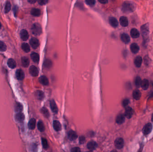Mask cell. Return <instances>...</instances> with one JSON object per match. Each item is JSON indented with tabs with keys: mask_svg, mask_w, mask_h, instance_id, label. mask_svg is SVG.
I'll list each match as a JSON object with an SVG mask.
<instances>
[{
	"mask_svg": "<svg viewBox=\"0 0 153 152\" xmlns=\"http://www.w3.org/2000/svg\"><path fill=\"white\" fill-rule=\"evenodd\" d=\"M21 47L22 50L26 53H28L30 51V46L27 43H23L22 44Z\"/></svg>",
	"mask_w": 153,
	"mask_h": 152,
	"instance_id": "cell-32",
	"label": "cell"
},
{
	"mask_svg": "<svg viewBox=\"0 0 153 152\" xmlns=\"http://www.w3.org/2000/svg\"><path fill=\"white\" fill-rule=\"evenodd\" d=\"M48 0H38V3L41 6H43L46 5L48 2Z\"/></svg>",
	"mask_w": 153,
	"mask_h": 152,
	"instance_id": "cell-42",
	"label": "cell"
},
{
	"mask_svg": "<svg viewBox=\"0 0 153 152\" xmlns=\"http://www.w3.org/2000/svg\"><path fill=\"white\" fill-rule=\"evenodd\" d=\"M50 106L52 112L54 113H57L58 111L57 106L56 104L55 101L53 100H52L50 102Z\"/></svg>",
	"mask_w": 153,
	"mask_h": 152,
	"instance_id": "cell-14",
	"label": "cell"
},
{
	"mask_svg": "<svg viewBox=\"0 0 153 152\" xmlns=\"http://www.w3.org/2000/svg\"><path fill=\"white\" fill-rule=\"evenodd\" d=\"M125 121V116L123 114H120L118 115L116 118V122L118 124L121 125Z\"/></svg>",
	"mask_w": 153,
	"mask_h": 152,
	"instance_id": "cell-19",
	"label": "cell"
},
{
	"mask_svg": "<svg viewBox=\"0 0 153 152\" xmlns=\"http://www.w3.org/2000/svg\"><path fill=\"white\" fill-rule=\"evenodd\" d=\"M39 81L44 86L48 85L49 84V81L48 79L46 77L44 76H40L39 78Z\"/></svg>",
	"mask_w": 153,
	"mask_h": 152,
	"instance_id": "cell-24",
	"label": "cell"
},
{
	"mask_svg": "<svg viewBox=\"0 0 153 152\" xmlns=\"http://www.w3.org/2000/svg\"><path fill=\"white\" fill-rule=\"evenodd\" d=\"M44 65L45 68H51L52 66V62L51 60L46 59L44 62Z\"/></svg>",
	"mask_w": 153,
	"mask_h": 152,
	"instance_id": "cell-35",
	"label": "cell"
},
{
	"mask_svg": "<svg viewBox=\"0 0 153 152\" xmlns=\"http://www.w3.org/2000/svg\"><path fill=\"white\" fill-rule=\"evenodd\" d=\"M30 57L34 63H38L39 62V56L38 53L36 52H32L30 54Z\"/></svg>",
	"mask_w": 153,
	"mask_h": 152,
	"instance_id": "cell-22",
	"label": "cell"
},
{
	"mask_svg": "<svg viewBox=\"0 0 153 152\" xmlns=\"http://www.w3.org/2000/svg\"><path fill=\"white\" fill-rule=\"evenodd\" d=\"M41 112L45 117H49V111L46 108L43 107L42 109H41Z\"/></svg>",
	"mask_w": 153,
	"mask_h": 152,
	"instance_id": "cell-39",
	"label": "cell"
},
{
	"mask_svg": "<svg viewBox=\"0 0 153 152\" xmlns=\"http://www.w3.org/2000/svg\"><path fill=\"white\" fill-rule=\"evenodd\" d=\"M142 57L138 56L135 58L134 61V65L137 68H139L142 66Z\"/></svg>",
	"mask_w": 153,
	"mask_h": 152,
	"instance_id": "cell-16",
	"label": "cell"
},
{
	"mask_svg": "<svg viewBox=\"0 0 153 152\" xmlns=\"http://www.w3.org/2000/svg\"><path fill=\"white\" fill-rule=\"evenodd\" d=\"M14 109L15 111L17 112H21L23 110V106L21 103L17 102L15 105Z\"/></svg>",
	"mask_w": 153,
	"mask_h": 152,
	"instance_id": "cell-33",
	"label": "cell"
},
{
	"mask_svg": "<svg viewBox=\"0 0 153 152\" xmlns=\"http://www.w3.org/2000/svg\"><path fill=\"white\" fill-rule=\"evenodd\" d=\"M31 31L34 35L39 36L42 33V29L41 25L38 23H35L31 27Z\"/></svg>",
	"mask_w": 153,
	"mask_h": 152,
	"instance_id": "cell-3",
	"label": "cell"
},
{
	"mask_svg": "<svg viewBox=\"0 0 153 152\" xmlns=\"http://www.w3.org/2000/svg\"><path fill=\"white\" fill-rule=\"evenodd\" d=\"M7 49V46L6 44L3 42L0 41V51L1 52L6 51Z\"/></svg>",
	"mask_w": 153,
	"mask_h": 152,
	"instance_id": "cell-38",
	"label": "cell"
},
{
	"mask_svg": "<svg viewBox=\"0 0 153 152\" xmlns=\"http://www.w3.org/2000/svg\"><path fill=\"white\" fill-rule=\"evenodd\" d=\"M115 145L117 149H122L124 145V141L122 138H118L115 141Z\"/></svg>",
	"mask_w": 153,
	"mask_h": 152,
	"instance_id": "cell-5",
	"label": "cell"
},
{
	"mask_svg": "<svg viewBox=\"0 0 153 152\" xmlns=\"http://www.w3.org/2000/svg\"><path fill=\"white\" fill-rule=\"evenodd\" d=\"M120 39L122 42L125 44L129 43L131 41L130 36L126 33H123L120 35Z\"/></svg>",
	"mask_w": 153,
	"mask_h": 152,
	"instance_id": "cell-6",
	"label": "cell"
},
{
	"mask_svg": "<svg viewBox=\"0 0 153 152\" xmlns=\"http://www.w3.org/2000/svg\"><path fill=\"white\" fill-rule=\"evenodd\" d=\"M142 96V93L138 90H135L133 93V96L135 100H139Z\"/></svg>",
	"mask_w": 153,
	"mask_h": 152,
	"instance_id": "cell-23",
	"label": "cell"
},
{
	"mask_svg": "<svg viewBox=\"0 0 153 152\" xmlns=\"http://www.w3.org/2000/svg\"><path fill=\"white\" fill-rule=\"evenodd\" d=\"M120 23L122 26L125 27L129 25V21L127 17L125 16H121L120 18Z\"/></svg>",
	"mask_w": 153,
	"mask_h": 152,
	"instance_id": "cell-12",
	"label": "cell"
},
{
	"mask_svg": "<svg viewBox=\"0 0 153 152\" xmlns=\"http://www.w3.org/2000/svg\"><path fill=\"white\" fill-rule=\"evenodd\" d=\"M1 28V23H0V29Z\"/></svg>",
	"mask_w": 153,
	"mask_h": 152,
	"instance_id": "cell-51",
	"label": "cell"
},
{
	"mask_svg": "<svg viewBox=\"0 0 153 152\" xmlns=\"http://www.w3.org/2000/svg\"><path fill=\"white\" fill-rule=\"evenodd\" d=\"M37 0H28V2L30 4H33L36 3Z\"/></svg>",
	"mask_w": 153,
	"mask_h": 152,
	"instance_id": "cell-48",
	"label": "cell"
},
{
	"mask_svg": "<svg viewBox=\"0 0 153 152\" xmlns=\"http://www.w3.org/2000/svg\"><path fill=\"white\" fill-rule=\"evenodd\" d=\"M7 65L10 68L14 69L16 67V63L14 60L12 59H10L7 61Z\"/></svg>",
	"mask_w": 153,
	"mask_h": 152,
	"instance_id": "cell-29",
	"label": "cell"
},
{
	"mask_svg": "<svg viewBox=\"0 0 153 152\" xmlns=\"http://www.w3.org/2000/svg\"><path fill=\"white\" fill-rule=\"evenodd\" d=\"M30 14L33 16H39L41 14V11L38 8H32L30 11Z\"/></svg>",
	"mask_w": 153,
	"mask_h": 152,
	"instance_id": "cell-30",
	"label": "cell"
},
{
	"mask_svg": "<svg viewBox=\"0 0 153 152\" xmlns=\"http://www.w3.org/2000/svg\"><path fill=\"white\" fill-rule=\"evenodd\" d=\"M71 151L72 152H79L81 151V150L78 147H75L71 149Z\"/></svg>",
	"mask_w": 153,
	"mask_h": 152,
	"instance_id": "cell-45",
	"label": "cell"
},
{
	"mask_svg": "<svg viewBox=\"0 0 153 152\" xmlns=\"http://www.w3.org/2000/svg\"><path fill=\"white\" fill-rule=\"evenodd\" d=\"M15 119L17 121L22 122L24 120V115L21 112H18V113H17L15 116Z\"/></svg>",
	"mask_w": 153,
	"mask_h": 152,
	"instance_id": "cell-21",
	"label": "cell"
},
{
	"mask_svg": "<svg viewBox=\"0 0 153 152\" xmlns=\"http://www.w3.org/2000/svg\"><path fill=\"white\" fill-rule=\"evenodd\" d=\"M141 33L143 38V45L146 47L150 41V30L148 23H145L141 26Z\"/></svg>",
	"mask_w": 153,
	"mask_h": 152,
	"instance_id": "cell-1",
	"label": "cell"
},
{
	"mask_svg": "<svg viewBox=\"0 0 153 152\" xmlns=\"http://www.w3.org/2000/svg\"><path fill=\"white\" fill-rule=\"evenodd\" d=\"M142 89L144 90L148 89L149 87V82L147 79H144L142 81L141 85Z\"/></svg>",
	"mask_w": 153,
	"mask_h": 152,
	"instance_id": "cell-27",
	"label": "cell"
},
{
	"mask_svg": "<svg viewBox=\"0 0 153 152\" xmlns=\"http://www.w3.org/2000/svg\"><path fill=\"white\" fill-rule=\"evenodd\" d=\"M152 85H153V84H152Z\"/></svg>",
	"mask_w": 153,
	"mask_h": 152,
	"instance_id": "cell-52",
	"label": "cell"
},
{
	"mask_svg": "<svg viewBox=\"0 0 153 152\" xmlns=\"http://www.w3.org/2000/svg\"><path fill=\"white\" fill-rule=\"evenodd\" d=\"M131 51L134 54H136L139 51L140 47L136 43H133L130 46Z\"/></svg>",
	"mask_w": 153,
	"mask_h": 152,
	"instance_id": "cell-8",
	"label": "cell"
},
{
	"mask_svg": "<svg viewBox=\"0 0 153 152\" xmlns=\"http://www.w3.org/2000/svg\"><path fill=\"white\" fill-rule=\"evenodd\" d=\"M53 126L55 130L59 131L61 129V125L60 122L58 120H54L53 123Z\"/></svg>",
	"mask_w": 153,
	"mask_h": 152,
	"instance_id": "cell-28",
	"label": "cell"
},
{
	"mask_svg": "<svg viewBox=\"0 0 153 152\" xmlns=\"http://www.w3.org/2000/svg\"><path fill=\"white\" fill-rule=\"evenodd\" d=\"M29 72L32 76L36 77L38 76V69L35 66H31L30 67L29 69Z\"/></svg>",
	"mask_w": 153,
	"mask_h": 152,
	"instance_id": "cell-11",
	"label": "cell"
},
{
	"mask_svg": "<svg viewBox=\"0 0 153 152\" xmlns=\"http://www.w3.org/2000/svg\"><path fill=\"white\" fill-rule=\"evenodd\" d=\"M42 143L43 145V147L44 149H47L48 147V141L46 139H42Z\"/></svg>",
	"mask_w": 153,
	"mask_h": 152,
	"instance_id": "cell-40",
	"label": "cell"
},
{
	"mask_svg": "<svg viewBox=\"0 0 153 152\" xmlns=\"http://www.w3.org/2000/svg\"><path fill=\"white\" fill-rule=\"evenodd\" d=\"M85 141V137L84 136H81L79 138L80 143L83 144Z\"/></svg>",
	"mask_w": 153,
	"mask_h": 152,
	"instance_id": "cell-46",
	"label": "cell"
},
{
	"mask_svg": "<svg viewBox=\"0 0 153 152\" xmlns=\"http://www.w3.org/2000/svg\"><path fill=\"white\" fill-rule=\"evenodd\" d=\"M16 76L17 79L19 80H23L25 77V74L24 71L22 69H19L17 70L16 72Z\"/></svg>",
	"mask_w": 153,
	"mask_h": 152,
	"instance_id": "cell-13",
	"label": "cell"
},
{
	"mask_svg": "<svg viewBox=\"0 0 153 152\" xmlns=\"http://www.w3.org/2000/svg\"><path fill=\"white\" fill-rule=\"evenodd\" d=\"M142 81V79L139 76H137L135 78V81H134V83H135L136 86L137 87H140L141 85Z\"/></svg>",
	"mask_w": 153,
	"mask_h": 152,
	"instance_id": "cell-36",
	"label": "cell"
},
{
	"mask_svg": "<svg viewBox=\"0 0 153 152\" xmlns=\"http://www.w3.org/2000/svg\"><path fill=\"white\" fill-rule=\"evenodd\" d=\"M152 128H153L152 125L150 123H148L144 126V128L142 129L143 133L145 136L149 135L152 130Z\"/></svg>",
	"mask_w": 153,
	"mask_h": 152,
	"instance_id": "cell-4",
	"label": "cell"
},
{
	"mask_svg": "<svg viewBox=\"0 0 153 152\" xmlns=\"http://www.w3.org/2000/svg\"><path fill=\"white\" fill-rule=\"evenodd\" d=\"M86 4L90 6H93L95 5L96 0H85Z\"/></svg>",
	"mask_w": 153,
	"mask_h": 152,
	"instance_id": "cell-41",
	"label": "cell"
},
{
	"mask_svg": "<svg viewBox=\"0 0 153 152\" xmlns=\"http://www.w3.org/2000/svg\"><path fill=\"white\" fill-rule=\"evenodd\" d=\"M35 95L36 98H37V99H38L40 101L43 100L44 98V94L41 91H39V90L37 91L35 93Z\"/></svg>",
	"mask_w": 153,
	"mask_h": 152,
	"instance_id": "cell-31",
	"label": "cell"
},
{
	"mask_svg": "<svg viewBox=\"0 0 153 152\" xmlns=\"http://www.w3.org/2000/svg\"><path fill=\"white\" fill-rule=\"evenodd\" d=\"M98 1L103 4H106L108 3V0H98Z\"/></svg>",
	"mask_w": 153,
	"mask_h": 152,
	"instance_id": "cell-47",
	"label": "cell"
},
{
	"mask_svg": "<svg viewBox=\"0 0 153 152\" xmlns=\"http://www.w3.org/2000/svg\"><path fill=\"white\" fill-rule=\"evenodd\" d=\"M37 128L38 130L41 132H43L45 130V126L44 125V123L41 120H39L38 122Z\"/></svg>",
	"mask_w": 153,
	"mask_h": 152,
	"instance_id": "cell-34",
	"label": "cell"
},
{
	"mask_svg": "<svg viewBox=\"0 0 153 152\" xmlns=\"http://www.w3.org/2000/svg\"><path fill=\"white\" fill-rule=\"evenodd\" d=\"M68 138L71 141L75 140L77 137V135L76 133L73 130H70L68 131Z\"/></svg>",
	"mask_w": 153,
	"mask_h": 152,
	"instance_id": "cell-20",
	"label": "cell"
},
{
	"mask_svg": "<svg viewBox=\"0 0 153 152\" xmlns=\"http://www.w3.org/2000/svg\"><path fill=\"white\" fill-rule=\"evenodd\" d=\"M17 10H18V7H15L14 8V13L15 15H16V12L17 11Z\"/></svg>",
	"mask_w": 153,
	"mask_h": 152,
	"instance_id": "cell-49",
	"label": "cell"
},
{
	"mask_svg": "<svg viewBox=\"0 0 153 152\" xmlns=\"http://www.w3.org/2000/svg\"><path fill=\"white\" fill-rule=\"evenodd\" d=\"M98 147V144L95 141H91L89 142L87 144L88 149L90 150H94Z\"/></svg>",
	"mask_w": 153,
	"mask_h": 152,
	"instance_id": "cell-18",
	"label": "cell"
},
{
	"mask_svg": "<svg viewBox=\"0 0 153 152\" xmlns=\"http://www.w3.org/2000/svg\"><path fill=\"white\" fill-rule=\"evenodd\" d=\"M140 33L139 30L136 28H133L130 31V35L133 38H138L140 37Z\"/></svg>",
	"mask_w": 153,
	"mask_h": 152,
	"instance_id": "cell-10",
	"label": "cell"
},
{
	"mask_svg": "<svg viewBox=\"0 0 153 152\" xmlns=\"http://www.w3.org/2000/svg\"><path fill=\"white\" fill-rule=\"evenodd\" d=\"M11 4L10 1H7L6 3L5 8V12L6 13H9L11 9Z\"/></svg>",
	"mask_w": 153,
	"mask_h": 152,
	"instance_id": "cell-37",
	"label": "cell"
},
{
	"mask_svg": "<svg viewBox=\"0 0 153 152\" xmlns=\"http://www.w3.org/2000/svg\"><path fill=\"white\" fill-rule=\"evenodd\" d=\"M151 121L153 122V113L152 115V117H151Z\"/></svg>",
	"mask_w": 153,
	"mask_h": 152,
	"instance_id": "cell-50",
	"label": "cell"
},
{
	"mask_svg": "<svg viewBox=\"0 0 153 152\" xmlns=\"http://www.w3.org/2000/svg\"><path fill=\"white\" fill-rule=\"evenodd\" d=\"M30 44L34 49H37L39 45V41L37 38H32L30 40Z\"/></svg>",
	"mask_w": 153,
	"mask_h": 152,
	"instance_id": "cell-7",
	"label": "cell"
},
{
	"mask_svg": "<svg viewBox=\"0 0 153 152\" xmlns=\"http://www.w3.org/2000/svg\"><path fill=\"white\" fill-rule=\"evenodd\" d=\"M134 113V110L131 107H128L126 108L124 116L128 119H130L131 118Z\"/></svg>",
	"mask_w": 153,
	"mask_h": 152,
	"instance_id": "cell-9",
	"label": "cell"
},
{
	"mask_svg": "<svg viewBox=\"0 0 153 152\" xmlns=\"http://www.w3.org/2000/svg\"><path fill=\"white\" fill-rule=\"evenodd\" d=\"M129 103V100L128 99H125L122 101V105L124 107H126L127 105H128Z\"/></svg>",
	"mask_w": 153,
	"mask_h": 152,
	"instance_id": "cell-43",
	"label": "cell"
},
{
	"mask_svg": "<svg viewBox=\"0 0 153 152\" xmlns=\"http://www.w3.org/2000/svg\"><path fill=\"white\" fill-rule=\"evenodd\" d=\"M109 22L110 25L114 28L117 27L119 25V22H118L117 20L114 17H110Z\"/></svg>",
	"mask_w": 153,
	"mask_h": 152,
	"instance_id": "cell-17",
	"label": "cell"
},
{
	"mask_svg": "<svg viewBox=\"0 0 153 152\" xmlns=\"http://www.w3.org/2000/svg\"><path fill=\"white\" fill-rule=\"evenodd\" d=\"M136 9L135 3L130 1H126L122 6V11L125 14H130L134 12Z\"/></svg>",
	"mask_w": 153,
	"mask_h": 152,
	"instance_id": "cell-2",
	"label": "cell"
},
{
	"mask_svg": "<svg viewBox=\"0 0 153 152\" xmlns=\"http://www.w3.org/2000/svg\"><path fill=\"white\" fill-rule=\"evenodd\" d=\"M36 120L34 118H32L29 121L28 126V128L31 130H33L36 128Z\"/></svg>",
	"mask_w": 153,
	"mask_h": 152,
	"instance_id": "cell-26",
	"label": "cell"
},
{
	"mask_svg": "<svg viewBox=\"0 0 153 152\" xmlns=\"http://www.w3.org/2000/svg\"><path fill=\"white\" fill-rule=\"evenodd\" d=\"M144 63H145V65H148L149 64V61H150V59L148 56H145L144 58Z\"/></svg>",
	"mask_w": 153,
	"mask_h": 152,
	"instance_id": "cell-44",
	"label": "cell"
},
{
	"mask_svg": "<svg viewBox=\"0 0 153 152\" xmlns=\"http://www.w3.org/2000/svg\"><path fill=\"white\" fill-rule=\"evenodd\" d=\"M20 36L21 38L23 41H26L29 38V35L27 30L23 29L20 32Z\"/></svg>",
	"mask_w": 153,
	"mask_h": 152,
	"instance_id": "cell-15",
	"label": "cell"
},
{
	"mask_svg": "<svg viewBox=\"0 0 153 152\" xmlns=\"http://www.w3.org/2000/svg\"><path fill=\"white\" fill-rule=\"evenodd\" d=\"M21 62L22 65L24 68H28L30 64V60L28 57H22L21 59Z\"/></svg>",
	"mask_w": 153,
	"mask_h": 152,
	"instance_id": "cell-25",
	"label": "cell"
}]
</instances>
